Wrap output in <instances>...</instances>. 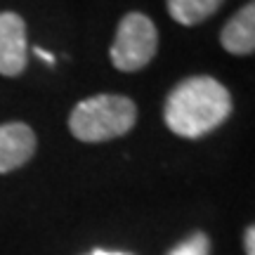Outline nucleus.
Here are the masks:
<instances>
[{"label": "nucleus", "mask_w": 255, "mask_h": 255, "mask_svg": "<svg viewBox=\"0 0 255 255\" xmlns=\"http://www.w3.org/2000/svg\"><path fill=\"white\" fill-rule=\"evenodd\" d=\"M232 114V95L213 76H189L165 100L163 119L170 132L187 139L213 132Z\"/></svg>", "instance_id": "1"}, {"label": "nucleus", "mask_w": 255, "mask_h": 255, "mask_svg": "<svg viewBox=\"0 0 255 255\" xmlns=\"http://www.w3.org/2000/svg\"><path fill=\"white\" fill-rule=\"evenodd\" d=\"M135 123V102L123 95H92L78 102L69 116V130L81 142H109L128 135Z\"/></svg>", "instance_id": "2"}, {"label": "nucleus", "mask_w": 255, "mask_h": 255, "mask_svg": "<svg viewBox=\"0 0 255 255\" xmlns=\"http://www.w3.org/2000/svg\"><path fill=\"white\" fill-rule=\"evenodd\" d=\"M158 31L154 21L142 12H130L119 21L116 38L111 43V64L123 73L144 69L156 57Z\"/></svg>", "instance_id": "3"}, {"label": "nucleus", "mask_w": 255, "mask_h": 255, "mask_svg": "<svg viewBox=\"0 0 255 255\" xmlns=\"http://www.w3.org/2000/svg\"><path fill=\"white\" fill-rule=\"evenodd\" d=\"M26 24L14 12L0 14V76L14 78L26 69Z\"/></svg>", "instance_id": "4"}, {"label": "nucleus", "mask_w": 255, "mask_h": 255, "mask_svg": "<svg viewBox=\"0 0 255 255\" xmlns=\"http://www.w3.org/2000/svg\"><path fill=\"white\" fill-rule=\"evenodd\" d=\"M36 151V135L26 123L0 126V175L12 173L31 161Z\"/></svg>", "instance_id": "5"}, {"label": "nucleus", "mask_w": 255, "mask_h": 255, "mask_svg": "<svg viewBox=\"0 0 255 255\" xmlns=\"http://www.w3.org/2000/svg\"><path fill=\"white\" fill-rule=\"evenodd\" d=\"M222 47L229 55L246 57L255 52V0L246 2L234 17L229 19L222 33H220Z\"/></svg>", "instance_id": "6"}, {"label": "nucleus", "mask_w": 255, "mask_h": 255, "mask_svg": "<svg viewBox=\"0 0 255 255\" xmlns=\"http://www.w3.org/2000/svg\"><path fill=\"white\" fill-rule=\"evenodd\" d=\"M225 0H168L170 17L182 26H196L210 19Z\"/></svg>", "instance_id": "7"}, {"label": "nucleus", "mask_w": 255, "mask_h": 255, "mask_svg": "<svg viewBox=\"0 0 255 255\" xmlns=\"http://www.w3.org/2000/svg\"><path fill=\"white\" fill-rule=\"evenodd\" d=\"M208 253H210L208 237H206L203 232H196V234H191L187 241L177 244L168 255H208Z\"/></svg>", "instance_id": "8"}, {"label": "nucleus", "mask_w": 255, "mask_h": 255, "mask_svg": "<svg viewBox=\"0 0 255 255\" xmlns=\"http://www.w3.org/2000/svg\"><path fill=\"white\" fill-rule=\"evenodd\" d=\"M244 246H246V255H255V225H251V227L246 229Z\"/></svg>", "instance_id": "9"}, {"label": "nucleus", "mask_w": 255, "mask_h": 255, "mask_svg": "<svg viewBox=\"0 0 255 255\" xmlns=\"http://www.w3.org/2000/svg\"><path fill=\"white\" fill-rule=\"evenodd\" d=\"M33 52H36L43 62H47V64H55V57L50 55V52H45V50H40V47H33Z\"/></svg>", "instance_id": "10"}, {"label": "nucleus", "mask_w": 255, "mask_h": 255, "mask_svg": "<svg viewBox=\"0 0 255 255\" xmlns=\"http://www.w3.org/2000/svg\"><path fill=\"white\" fill-rule=\"evenodd\" d=\"M90 255H128V253H111V251H92Z\"/></svg>", "instance_id": "11"}]
</instances>
